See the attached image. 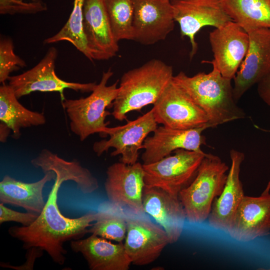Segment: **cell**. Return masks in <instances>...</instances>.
Instances as JSON below:
<instances>
[{"label":"cell","instance_id":"16","mask_svg":"<svg viewBox=\"0 0 270 270\" xmlns=\"http://www.w3.org/2000/svg\"><path fill=\"white\" fill-rule=\"evenodd\" d=\"M84 34L92 60H108L118 51L104 0H84L82 12Z\"/></svg>","mask_w":270,"mask_h":270},{"label":"cell","instance_id":"17","mask_svg":"<svg viewBox=\"0 0 270 270\" xmlns=\"http://www.w3.org/2000/svg\"><path fill=\"white\" fill-rule=\"evenodd\" d=\"M249 46L246 54L234 78L236 102L264 77L270 66V28L248 32Z\"/></svg>","mask_w":270,"mask_h":270},{"label":"cell","instance_id":"25","mask_svg":"<svg viewBox=\"0 0 270 270\" xmlns=\"http://www.w3.org/2000/svg\"><path fill=\"white\" fill-rule=\"evenodd\" d=\"M84 0H74V8L66 24L55 35L44 40L46 44L68 41L90 60L92 56L88 48L82 28V12Z\"/></svg>","mask_w":270,"mask_h":270},{"label":"cell","instance_id":"9","mask_svg":"<svg viewBox=\"0 0 270 270\" xmlns=\"http://www.w3.org/2000/svg\"><path fill=\"white\" fill-rule=\"evenodd\" d=\"M106 174L104 188L110 204L130 214L143 215L145 212L142 198L145 183L142 164L116 162L108 168Z\"/></svg>","mask_w":270,"mask_h":270},{"label":"cell","instance_id":"8","mask_svg":"<svg viewBox=\"0 0 270 270\" xmlns=\"http://www.w3.org/2000/svg\"><path fill=\"white\" fill-rule=\"evenodd\" d=\"M58 51L55 48L48 49L44 56L34 67L18 75L10 76L8 84L13 88L18 98L32 92H58L62 100L65 98V89L82 92H92L96 82L79 83L64 81L55 72Z\"/></svg>","mask_w":270,"mask_h":270},{"label":"cell","instance_id":"20","mask_svg":"<svg viewBox=\"0 0 270 270\" xmlns=\"http://www.w3.org/2000/svg\"><path fill=\"white\" fill-rule=\"evenodd\" d=\"M145 213L152 217L166 231L170 244L180 238L186 220L183 206L178 197L157 187L145 186L142 194Z\"/></svg>","mask_w":270,"mask_h":270},{"label":"cell","instance_id":"14","mask_svg":"<svg viewBox=\"0 0 270 270\" xmlns=\"http://www.w3.org/2000/svg\"><path fill=\"white\" fill-rule=\"evenodd\" d=\"M214 64L224 78L232 80L244 60L249 46L248 34L239 24L230 21L210 33Z\"/></svg>","mask_w":270,"mask_h":270},{"label":"cell","instance_id":"19","mask_svg":"<svg viewBox=\"0 0 270 270\" xmlns=\"http://www.w3.org/2000/svg\"><path fill=\"white\" fill-rule=\"evenodd\" d=\"M244 154L236 150L230 151L231 166L221 194L214 200L208 218L212 228L227 232L238 207L244 196L243 185L240 178V166Z\"/></svg>","mask_w":270,"mask_h":270},{"label":"cell","instance_id":"22","mask_svg":"<svg viewBox=\"0 0 270 270\" xmlns=\"http://www.w3.org/2000/svg\"><path fill=\"white\" fill-rule=\"evenodd\" d=\"M44 176L34 182H24L8 175H5L0 182V202L21 207L27 212L40 214L46 202L42 190L46 182L54 179L52 171L44 172Z\"/></svg>","mask_w":270,"mask_h":270},{"label":"cell","instance_id":"27","mask_svg":"<svg viewBox=\"0 0 270 270\" xmlns=\"http://www.w3.org/2000/svg\"><path fill=\"white\" fill-rule=\"evenodd\" d=\"M97 220L88 228V233L122 242L126 238V214L122 210L116 212H98Z\"/></svg>","mask_w":270,"mask_h":270},{"label":"cell","instance_id":"11","mask_svg":"<svg viewBox=\"0 0 270 270\" xmlns=\"http://www.w3.org/2000/svg\"><path fill=\"white\" fill-rule=\"evenodd\" d=\"M175 22L179 24L182 37L188 38L191 44L190 58L196 54V34L206 26L221 27L232 19L223 0H170ZM233 21V20H232Z\"/></svg>","mask_w":270,"mask_h":270},{"label":"cell","instance_id":"24","mask_svg":"<svg viewBox=\"0 0 270 270\" xmlns=\"http://www.w3.org/2000/svg\"><path fill=\"white\" fill-rule=\"evenodd\" d=\"M232 20L247 32L270 28V0H223Z\"/></svg>","mask_w":270,"mask_h":270},{"label":"cell","instance_id":"26","mask_svg":"<svg viewBox=\"0 0 270 270\" xmlns=\"http://www.w3.org/2000/svg\"><path fill=\"white\" fill-rule=\"evenodd\" d=\"M104 2L116 40H132L133 0H104Z\"/></svg>","mask_w":270,"mask_h":270},{"label":"cell","instance_id":"28","mask_svg":"<svg viewBox=\"0 0 270 270\" xmlns=\"http://www.w3.org/2000/svg\"><path fill=\"white\" fill-rule=\"evenodd\" d=\"M26 66V62L14 53L11 39L2 38L0 41V82L4 84L12 72Z\"/></svg>","mask_w":270,"mask_h":270},{"label":"cell","instance_id":"13","mask_svg":"<svg viewBox=\"0 0 270 270\" xmlns=\"http://www.w3.org/2000/svg\"><path fill=\"white\" fill-rule=\"evenodd\" d=\"M132 39L150 45L164 40L173 30L174 19L170 2L133 0Z\"/></svg>","mask_w":270,"mask_h":270},{"label":"cell","instance_id":"35","mask_svg":"<svg viewBox=\"0 0 270 270\" xmlns=\"http://www.w3.org/2000/svg\"><path fill=\"white\" fill-rule=\"evenodd\" d=\"M269 270H270V268Z\"/></svg>","mask_w":270,"mask_h":270},{"label":"cell","instance_id":"30","mask_svg":"<svg viewBox=\"0 0 270 270\" xmlns=\"http://www.w3.org/2000/svg\"><path fill=\"white\" fill-rule=\"evenodd\" d=\"M39 214L32 212H20L9 208L0 203V224L4 222H14L20 223L23 226L32 224Z\"/></svg>","mask_w":270,"mask_h":270},{"label":"cell","instance_id":"23","mask_svg":"<svg viewBox=\"0 0 270 270\" xmlns=\"http://www.w3.org/2000/svg\"><path fill=\"white\" fill-rule=\"evenodd\" d=\"M18 99L10 86L2 84L0 86V120L10 129L15 138L20 136L21 128L42 126L46 122L43 113L26 108Z\"/></svg>","mask_w":270,"mask_h":270},{"label":"cell","instance_id":"1","mask_svg":"<svg viewBox=\"0 0 270 270\" xmlns=\"http://www.w3.org/2000/svg\"><path fill=\"white\" fill-rule=\"evenodd\" d=\"M42 172L55 174L54 184L45 206L36 220L28 226H12L8 234L22 242L26 250L36 248L46 251L56 263L62 265L67 251L64 245L68 241L81 239L98 216V212H89L77 218L64 216L58 204V190L63 182L72 181L84 194H90L99 188L97 178L76 160H66L48 149H43L30 160Z\"/></svg>","mask_w":270,"mask_h":270},{"label":"cell","instance_id":"7","mask_svg":"<svg viewBox=\"0 0 270 270\" xmlns=\"http://www.w3.org/2000/svg\"><path fill=\"white\" fill-rule=\"evenodd\" d=\"M123 126L106 128L101 134L109 136L108 140L95 142L93 150L98 156L107 152L110 148L115 150L111 156L121 155L120 162L127 164H133L138 161L139 150L142 148L144 142L150 132L158 127L152 108L142 116L134 120H128Z\"/></svg>","mask_w":270,"mask_h":270},{"label":"cell","instance_id":"6","mask_svg":"<svg viewBox=\"0 0 270 270\" xmlns=\"http://www.w3.org/2000/svg\"><path fill=\"white\" fill-rule=\"evenodd\" d=\"M206 154L203 151L178 149L173 155L154 163L142 164L145 186L159 188L178 197L180 192L196 178Z\"/></svg>","mask_w":270,"mask_h":270},{"label":"cell","instance_id":"5","mask_svg":"<svg viewBox=\"0 0 270 270\" xmlns=\"http://www.w3.org/2000/svg\"><path fill=\"white\" fill-rule=\"evenodd\" d=\"M229 169L220 157L206 154L196 178L178 194L189 222L202 223L208 219L214 200L224 188Z\"/></svg>","mask_w":270,"mask_h":270},{"label":"cell","instance_id":"33","mask_svg":"<svg viewBox=\"0 0 270 270\" xmlns=\"http://www.w3.org/2000/svg\"><path fill=\"white\" fill-rule=\"evenodd\" d=\"M256 128H258V130H260L262 131H264V132H270V130H265V129H263L261 128H260L256 126H254ZM270 190V180H269V182H268L267 185H266V187L264 190L263 191V192H262V194H268L269 193V192Z\"/></svg>","mask_w":270,"mask_h":270},{"label":"cell","instance_id":"21","mask_svg":"<svg viewBox=\"0 0 270 270\" xmlns=\"http://www.w3.org/2000/svg\"><path fill=\"white\" fill-rule=\"evenodd\" d=\"M70 246L82 255L91 270H128L132 264L122 242L113 244L92 234L70 241Z\"/></svg>","mask_w":270,"mask_h":270},{"label":"cell","instance_id":"34","mask_svg":"<svg viewBox=\"0 0 270 270\" xmlns=\"http://www.w3.org/2000/svg\"><path fill=\"white\" fill-rule=\"evenodd\" d=\"M162 0L166 1V2H169V1H170V0Z\"/></svg>","mask_w":270,"mask_h":270},{"label":"cell","instance_id":"2","mask_svg":"<svg viewBox=\"0 0 270 270\" xmlns=\"http://www.w3.org/2000/svg\"><path fill=\"white\" fill-rule=\"evenodd\" d=\"M209 73L198 72L192 76L180 72L173 81L206 114L211 128L236 120L246 114L234 99L232 80L224 78L214 64Z\"/></svg>","mask_w":270,"mask_h":270},{"label":"cell","instance_id":"31","mask_svg":"<svg viewBox=\"0 0 270 270\" xmlns=\"http://www.w3.org/2000/svg\"><path fill=\"white\" fill-rule=\"evenodd\" d=\"M258 92L262 100L270 106V66L266 74L258 83Z\"/></svg>","mask_w":270,"mask_h":270},{"label":"cell","instance_id":"32","mask_svg":"<svg viewBox=\"0 0 270 270\" xmlns=\"http://www.w3.org/2000/svg\"><path fill=\"white\" fill-rule=\"evenodd\" d=\"M10 130V129L4 123L0 122V140L1 142H6Z\"/></svg>","mask_w":270,"mask_h":270},{"label":"cell","instance_id":"4","mask_svg":"<svg viewBox=\"0 0 270 270\" xmlns=\"http://www.w3.org/2000/svg\"><path fill=\"white\" fill-rule=\"evenodd\" d=\"M112 75L110 68L104 72L100 82L88 96L62 100L70 120V129L82 142L94 134L101 135L110 124L105 122L106 116L111 114L106 108L112 107L118 92V80L107 85Z\"/></svg>","mask_w":270,"mask_h":270},{"label":"cell","instance_id":"12","mask_svg":"<svg viewBox=\"0 0 270 270\" xmlns=\"http://www.w3.org/2000/svg\"><path fill=\"white\" fill-rule=\"evenodd\" d=\"M124 247L132 264L145 266L155 261L170 244L164 230L143 215H126Z\"/></svg>","mask_w":270,"mask_h":270},{"label":"cell","instance_id":"10","mask_svg":"<svg viewBox=\"0 0 270 270\" xmlns=\"http://www.w3.org/2000/svg\"><path fill=\"white\" fill-rule=\"evenodd\" d=\"M153 105L158 124L179 130L211 128L206 114L172 79Z\"/></svg>","mask_w":270,"mask_h":270},{"label":"cell","instance_id":"18","mask_svg":"<svg viewBox=\"0 0 270 270\" xmlns=\"http://www.w3.org/2000/svg\"><path fill=\"white\" fill-rule=\"evenodd\" d=\"M270 230V194L244 196L227 232L240 242H248L266 236Z\"/></svg>","mask_w":270,"mask_h":270},{"label":"cell","instance_id":"15","mask_svg":"<svg viewBox=\"0 0 270 270\" xmlns=\"http://www.w3.org/2000/svg\"><path fill=\"white\" fill-rule=\"evenodd\" d=\"M208 128H210L208 125L186 130L174 129L164 126H158L153 134L147 136L144 142L142 164L155 162L178 149L202 151L201 146L206 144L202 132Z\"/></svg>","mask_w":270,"mask_h":270},{"label":"cell","instance_id":"29","mask_svg":"<svg viewBox=\"0 0 270 270\" xmlns=\"http://www.w3.org/2000/svg\"><path fill=\"white\" fill-rule=\"evenodd\" d=\"M47 9L42 0H0L1 14H34Z\"/></svg>","mask_w":270,"mask_h":270},{"label":"cell","instance_id":"3","mask_svg":"<svg viewBox=\"0 0 270 270\" xmlns=\"http://www.w3.org/2000/svg\"><path fill=\"white\" fill-rule=\"evenodd\" d=\"M172 66L152 59L122 76L111 114L118 120H127L130 112L154 104L172 80Z\"/></svg>","mask_w":270,"mask_h":270}]
</instances>
